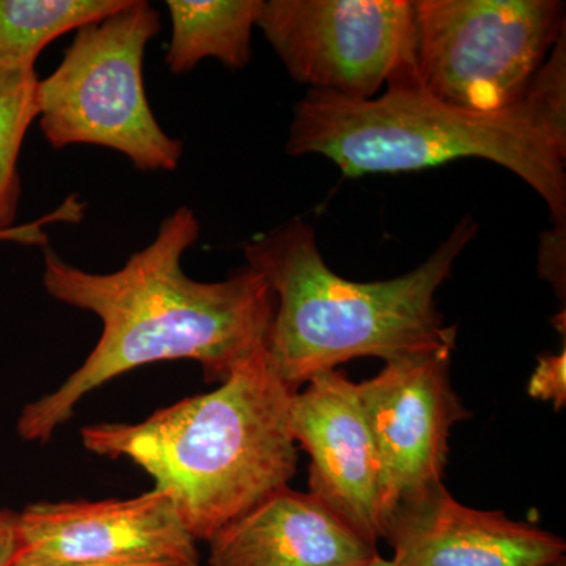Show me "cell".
I'll use <instances>...</instances> for the list:
<instances>
[{"label":"cell","mask_w":566,"mask_h":566,"mask_svg":"<svg viewBox=\"0 0 566 566\" xmlns=\"http://www.w3.org/2000/svg\"><path fill=\"white\" fill-rule=\"evenodd\" d=\"M20 516L24 553L43 560L199 564L197 542L172 497L155 488L132 499L36 502Z\"/></svg>","instance_id":"10"},{"label":"cell","mask_w":566,"mask_h":566,"mask_svg":"<svg viewBox=\"0 0 566 566\" xmlns=\"http://www.w3.org/2000/svg\"><path fill=\"white\" fill-rule=\"evenodd\" d=\"M286 385L260 349L229 379L136 423H93L82 444L95 455L128 460L155 490L172 497L196 542H210L296 474L297 446Z\"/></svg>","instance_id":"3"},{"label":"cell","mask_w":566,"mask_h":566,"mask_svg":"<svg viewBox=\"0 0 566 566\" xmlns=\"http://www.w3.org/2000/svg\"><path fill=\"white\" fill-rule=\"evenodd\" d=\"M286 151L319 155L345 177L417 172L464 158L486 159L526 181L566 226V35L526 95L497 112L450 106L419 85L371 99L308 91L294 106Z\"/></svg>","instance_id":"2"},{"label":"cell","mask_w":566,"mask_h":566,"mask_svg":"<svg viewBox=\"0 0 566 566\" xmlns=\"http://www.w3.org/2000/svg\"><path fill=\"white\" fill-rule=\"evenodd\" d=\"M13 566H199L189 562H132V564H65V562L43 560L22 553Z\"/></svg>","instance_id":"19"},{"label":"cell","mask_w":566,"mask_h":566,"mask_svg":"<svg viewBox=\"0 0 566 566\" xmlns=\"http://www.w3.org/2000/svg\"><path fill=\"white\" fill-rule=\"evenodd\" d=\"M210 566H357L379 556L311 493L290 486L223 526L210 538Z\"/></svg>","instance_id":"12"},{"label":"cell","mask_w":566,"mask_h":566,"mask_svg":"<svg viewBox=\"0 0 566 566\" xmlns=\"http://www.w3.org/2000/svg\"><path fill=\"white\" fill-rule=\"evenodd\" d=\"M172 40L166 63L172 74L189 73L205 59L241 70L252 57V31L263 0H167Z\"/></svg>","instance_id":"13"},{"label":"cell","mask_w":566,"mask_h":566,"mask_svg":"<svg viewBox=\"0 0 566 566\" xmlns=\"http://www.w3.org/2000/svg\"><path fill=\"white\" fill-rule=\"evenodd\" d=\"M24 553L20 512L0 509V566H13Z\"/></svg>","instance_id":"18"},{"label":"cell","mask_w":566,"mask_h":566,"mask_svg":"<svg viewBox=\"0 0 566 566\" xmlns=\"http://www.w3.org/2000/svg\"><path fill=\"white\" fill-rule=\"evenodd\" d=\"M465 218L420 266L400 277L353 282L324 262L314 229L294 219L244 245L248 266L275 296L268 359L294 390L323 371L357 357L389 360L455 349L457 326H447L436 294L474 240Z\"/></svg>","instance_id":"4"},{"label":"cell","mask_w":566,"mask_h":566,"mask_svg":"<svg viewBox=\"0 0 566 566\" xmlns=\"http://www.w3.org/2000/svg\"><path fill=\"white\" fill-rule=\"evenodd\" d=\"M527 392L535 400L553 401L560 411L566 405V349L558 354L539 357L538 365L528 381Z\"/></svg>","instance_id":"17"},{"label":"cell","mask_w":566,"mask_h":566,"mask_svg":"<svg viewBox=\"0 0 566 566\" xmlns=\"http://www.w3.org/2000/svg\"><path fill=\"white\" fill-rule=\"evenodd\" d=\"M189 207L177 208L147 248L114 273L66 263L44 249L43 286L52 300L92 312L103 324L98 344L54 392L24 406L22 441L46 442L74 409L118 376L167 360H196L210 385H222L249 357L266 348L275 296L263 275L244 266L221 282L186 275L182 255L199 240Z\"/></svg>","instance_id":"1"},{"label":"cell","mask_w":566,"mask_h":566,"mask_svg":"<svg viewBox=\"0 0 566 566\" xmlns=\"http://www.w3.org/2000/svg\"><path fill=\"white\" fill-rule=\"evenodd\" d=\"M381 538L395 566H542L566 551L553 532L461 504L444 482L395 505Z\"/></svg>","instance_id":"11"},{"label":"cell","mask_w":566,"mask_h":566,"mask_svg":"<svg viewBox=\"0 0 566 566\" xmlns=\"http://www.w3.org/2000/svg\"><path fill=\"white\" fill-rule=\"evenodd\" d=\"M290 430L311 458L308 493L371 545L382 536L381 468L357 382L323 371L293 395Z\"/></svg>","instance_id":"9"},{"label":"cell","mask_w":566,"mask_h":566,"mask_svg":"<svg viewBox=\"0 0 566 566\" xmlns=\"http://www.w3.org/2000/svg\"><path fill=\"white\" fill-rule=\"evenodd\" d=\"M85 208H87V205L82 202L80 196L73 193L61 207L55 208L54 211L43 216V218L36 219L33 222L21 223V226H14L13 229L0 230V241L46 248V245H50V238L44 232V227L54 222H81L85 214Z\"/></svg>","instance_id":"16"},{"label":"cell","mask_w":566,"mask_h":566,"mask_svg":"<svg viewBox=\"0 0 566 566\" xmlns=\"http://www.w3.org/2000/svg\"><path fill=\"white\" fill-rule=\"evenodd\" d=\"M159 32L161 14L145 0L77 29L61 65L39 84L40 128L52 148L96 145L142 172L177 169L181 140L164 132L145 92V50Z\"/></svg>","instance_id":"5"},{"label":"cell","mask_w":566,"mask_h":566,"mask_svg":"<svg viewBox=\"0 0 566 566\" xmlns=\"http://www.w3.org/2000/svg\"><path fill=\"white\" fill-rule=\"evenodd\" d=\"M453 349L409 354L386 363L357 392L381 468V513L442 483L452 428L471 417L450 379Z\"/></svg>","instance_id":"8"},{"label":"cell","mask_w":566,"mask_h":566,"mask_svg":"<svg viewBox=\"0 0 566 566\" xmlns=\"http://www.w3.org/2000/svg\"><path fill=\"white\" fill-rule=\"evenodd\" d=\"M357 566H395L392 558H385L378 556L374 558V560L367 562V564L357 565Z\"/></svg>","instance_id":"20"},{"label":"cell","mask_w":566,"mask_h":566,"mask_svg":"<svg viewBox=\"0 0 566 566\" xmlns=\"http://www.w3.org/2000/svg\"><path fill=\"white\" fill-rule=\"evenodd\" d=\"M128 0H0V66H35L41 51Z\"/></svg>","instance_id":"14"},{"label":"cell","mask_w":566,"mask_h":566,"mask_svg":"<svg viewBox=\"0 0 566 566\" xmlns=\"http://www.w3.org/2000/svg\"><path fill=\"white\" fill-rule=\"evenodd\" d=\"M256 28L308 91L371 99L382 85H419L415 2L268 0Z\"/></svg>","instance_id":"7"},{"label":"cell","mask_w":566,"mask_h":566,"mask_svg":"<svg viewBox=\"0 0 566 566\" xmlns=\"http://www.w3.org/2000/svg\"><path fill=\"white\" fill-rule=\"evenodd\" d=\"M542 566H566V558L560 557V558H557V560L549 562V564H545Z\"/></svg>","instance_id":"21"},{"label":"cell","mask_w":566,"mask_h":566,"mask_svg":"<svg viewBox=\"0 0 566 566\" xmlns=\"http://www.w3.org/2000/svg\"><path fill=\"white\" fill-rule=\"evenodd\" d=\"M565 25L558 0H419V87L461 109L504 111L526 95Z\"/></svg>","instance_id":"6"},{"label":"cell","mask_w":566,"mask_h":566,"mask_svg":"<svg viewBox=\"0 0 566 566\" xmlns=\"http://www.w3.org/2000/svg\"><path fill=\"white\" fill-rule=\"evenodd\" d=\"M35 66H0V230L17 226L22 142L39 118Z\"/></svg>","instance_id":"15"}]
</instances>
